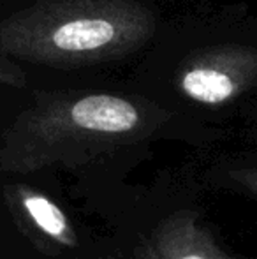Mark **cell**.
<instances>
[{"label": "cell", "instance_id": "obj_1", "mask_svg": "<svg viewBox=\"0 0 257 259\" xmlns=\"http://www.w3.org/2000/svg\"><path fill=\"white\" fill-rule=\"evenodd\" d=\"M71 118L78 127L93 133L120 134L139 122L137 109L129 101L113 96H90L72 106Z\"/></svg>", "mask_w": 257, "mask_h": 259}, {"label": "cell", "instance_id": "obj_2", "mask_svg": "<svg viewBox=\"0 0 257 259\" xmlns=\"http://www.w3.org/2000/svg\"><path fill=\"white\" fill-rule=\"evenodd\" d=\"M144 259H217V254L199 229L180 221L159 233Z\"/></svg>", "mask_w": 257, "mask_h": 259}, {"label": "cell", "instance_id": "obj_3", "mask_svg": "<svg viewBox=\"0 0 257 259\" xmlns=\"http://www.w3.org/2000/svg\"><path fill=\"white\" fill-rule=\"evenodd\" d=\"M115 37V27L99 18H81L59 27L52 41L64 52H90L110 45Z\"/></svg>", "mask_w": 257, "mask_h": 259}, {"label": "cell", "instance_id": "obj_4", "mask_svg": "<svg viewBox=\"0 0 257 259\" xmlns=\"http://www.w3.org/2000/svg\"><path fill=\"white\" fill-rule=\"evenodd\" d=\"M21 206L25 208L28 217L34 221V224L44 235L59 240V242L65 243V245H72L74 243V235H72V229L67 217L48 198L37 194V192L21 191Z\"/></svg>", "mask_w": 257, "mask_h": 259}, {"label": "cell", "instance_id": "obj_5", "mask_svg": "<svg viewBox=\"0 0 257 259\" xmlns=\"http://www.w3.org/2000/svg\"><path fill=\"white\" fill-rule=\"evenodd\" d=\"M182 87L192 99L206 104L226 101L233 94V81L226 74L213 69H194L183 76Z\"/></svg>", "mask_w": 257, "mask_h": 259}]
</instances>
